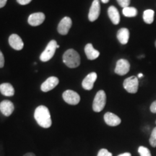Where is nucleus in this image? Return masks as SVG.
<instances>
[{"label":"nucleus","instance_id":"obj_1","mask_svg":"<svg viewBox=\"0 0 156 156\" xmlns=\"http://www.w3.org/2000/svg\"><path fill=\"white\" fill-rule=\"evenodd\" d=\"M34 118L39 126L43 128H49L51 126V119L48 108L45 106L37 107L34 113Z\"/></svg>","mask_w":156,"mask_h":156},{"label":"nucleus","instance_id":"obj_2","mask_svg":"<svg viewBox=\"0 0 156 156\" xmlns=\"http://www.w3.org/2000/svg\"><path fill=\"white\" fill-rule=\"evenodd\" d=\"M63 62L68 67L76 68L80 64V56L75 50L70 48L64 54Z\"/></svg>","mask_w":156,"mask_h":156},{"label":"nucleus","instance_id":"obj_3","mask_svg":"<svg viewBox=\"0 0 156 156\" xmlns=\"http://www.w3.org/2000/svg\"><path fill=\"white\" fill-rule=\"evenodd\" d=\"M106 103V95L104 90H99L95 95L93 103V109L95 112H101Z\"/></svg>","mask_w":156,"mask_h":156},{"label":"nucleus","instance_id":"obj_4","mask_svg":"<svg viewBox=\"0 0 156 156\" xmlns=\"http://www.w3.org/2000/svg\"><path fill=\"white\" fill-rule=\"evenodd\" d=\"M56 46H57V42L55 40H52L48 43L46 48L41 54L40 59L41 62H46L49 61V60L53 57L54 54H55L56 50Z\"/></svg>","mask_w":156,"mask_h":156},{"label":"nucleus","instance_id":"obj_5","mask_svg":"<svg viewBox=\"0 0 156 156\" xmlns=\"http://www.w3.org/2000/svg\"><path fill=\"white\" fill-rule=\"evenodd\" d=\"M123 86L128 93H136L138 90V87H139L138 78L135 76H131V77L126 78L124 81Z\"/></svg>","mask_w":156,"mask_h":156},{"label":"nucleus","instance_id":"obj_6","mask_svg":"<svg viewBox=\"0 0 156 156\" xmlns=\"http://www.w3.org/2000/svg\"><path fill=\"white\" fill-rule=\"evenodd\" d=\"M62 97H63L64 101L70 105H77L80 101V96L79 94L71 90L64 91Z\"/></svg>","mask_w":156,"mask_h":156},{"label":"nucleus","instance_id":"obj_7","mask_svg":"<svg viewBox=\"0 0 156 156\" xmlns=\"http://www.w3.org/2000/svg\"><path fill=\"white\" fill-rule=\"evenodd\" d=\"M130 69V64L126 59L121 58L116 62V67H115V73L117 75L123 76L129 73Z\"/></svg>","mask_w":156,"mask_h":156},{"label":"nucleus","instance_id":"obj_8","mask_svg":"<svg viewBox=\"0 0 156 156\" xmlns=\"http://www.w3.org/2000/svg\"><path fill=\"white\" fill-rule=\"evenodd\" d=\"M101 12V6L98 0H94L90 9L88 19L90 22H94L98 18Z\"/></svg>","mask_w":156,"mask_h":156},{"label":"nucleus","instance_id":"obj_9","mask_svg":"<svg viewBox=\"0 0 156 156\" xmlns=\"http://www.w3.org/2000/svg\"><path fill=\"white\" fill-rule=\"evenodd\" d=\"M72 20L69 17H64L58 25V32L61 35H67L72 27Z\"/></svg>","mask_w":156,"mask_h":156},{"label":"nucleus","instance_id":"obj_10","mask_svg":"<svg viewBox=\"0 0 156 156\" xmlns=\"http://www.w3.org/2000/svg\"><path fill=\"white\" fill-rule=\"evenodd\" d=\"M97 74L95 73H91L88 74L85 77V79L83 80V83H82L83 88L87 90H92L93 88V86H94L95 82L97 80Z\"/></svg>","mask_w":156,"mask_h":156},{"label":"nucleus","instance_id":"obj_11","mask_svg":"<svg viewBox=\"0 0 156 156\" xmlns=\"http://www.w3.org/2000/svg\"><path fill=\"white\" fill-rule=\"evenodd\" d=\"M58 84V79L56 77H48L41 86V89L43 92H48L53 90Z\"/></svg>","mask_w":156,"mask_h":156},{"label":"nucleus","instance_id":"obj_12","mask_svg":"<svg viewBox=\"0 0 156 156\" xmlns=\"http://www.w3.org/2000/svg\"><path fill=\"white\" fill-rule=\"evenodd\" d=\"M9 44L12 48L17 51L23 49V46H24L22 38L17 34H12L9 36Z\"/></svg>","mask_w":156,"mask_h":156},{"label":"nucleus","instance_id":"obj_13","mask_svg":"<svg viewBox=\"0 0 156 156\" xmlns=\"http://www.w3.org/2000/svg\"><path fill=\"white\" fill-rule=\"evenodd\" d=\"M14 104L10 101L5 100L0 103V111L6 116H9L14 112Z\"/></svg>","mask_w":156,"mask_h":156},{"label":"nucleus","instance_id":"obj_14","mask_svg":"<svg viewBox=\"0 0 156 156\" xmlns=\"http://www.w3.org/2000/svg\"><path fill=\"white\" fill-rule=\"evenodd\" d=\"M45 15L42 12H36L31 14L28 17V23L32 26H38L44 23L45 20Z\"/></svg>","mask_w":156,"mask_h":156},{"label":"nucleus","instance_id":"obj_15","mask_svg":"<svg viewBox=\"0 0 156 156\" xmlns=\"http://www.w3.org/2000/svg\"><path fill=\"white\" fill-rule=\"evenodd\" d=\"M104 121L106 123V124L111 126H118L122 122V120L119 117L111 112H107L105 114Z\"/></svg>","mask_w":156,"mask_h":156},{"label":"nucleus","instance_id":"obj_16","mask_svg":"<svg viewBox=\"0 0 156 156\" xmlns=\"http://www.w3.org/2000/svg\"><path fill=\"white\" fill-rule=\"evenodd\" d=\"M85 52L86 54L87 58L90 60H94L98 57L100 55V52L93 48L91 44H87L85 47Z\"/></svg>","mask_w":156,"mask_h":156},{"label":"nucleus","instance_id":"obj_17","mask_svg":"<svg viewBox=\"0 0 156 156\" xmlns=\"http://www.w3.org/2000/svg\"><path fill=\"white\" fill-rule=\"evenodd\" d=\"M108 17L110 18L113 24L118 25L120 22V15L118 9H117L114 6H111L108 9Z\"/></svg>","mask_w":156,"mask_h":156},{"label":"nucleus","instance_id":"obj_18","mask_svg":"<svg viewBox=\"0 0 156 156\" xmlns=\"http://www.w3.org/2000/svg\"><path fill=\"white\" fill-rule=\"evenodd\" d=\"M117 38L122 44H126L129 38V31L127 28H121L117 32Z\"/></svg>","mask_w":156,"mask_h":156},{"label":"nucleus","instance_id":"obj_19","mask_svg":"<svg viewBox=\"0 0 156 156\" xmlns=\"http://www.w3.org/2000/svg\"><path fill=\"white\" fill-rule=\"evenodd\" d=\"M0 92L5 96H12L15 94V89L10 83H2L0 85Z\"/></svg>","mask_w":156,"mask_h":156},{"label":"nucleus","instance_id":"obj_20","mask_svg":"<svg viewBox=\"0 0 156 156\" xmlns=\"http://www.w3.org/2000/svg\"><path fill=\"white\" fill-rule=\"evenodd\" d=\"M154 15L155 12L153 9H146L143 12V20L147 24H152L154 21Z\"/></svg>","mask_w":156,"mask_h":156},{"label":"nucleus","instance_id":"obj_21","mask_svg":"<svg viewBox=\"0 0 156 156\" xmlns=\"http://www.w3.org/2000/svg\"><path fill=\"white\" fill-rule=\"evenodd\" d=\"M123 15L127 17H134L137 15V10L136 8L132 7H127L125 8H123Z\"/></svg>","mask_w":156,"mask_h":156},{"label":"nucleus","instance_id":"obj_22","mask_svg":"<svg viewBox=\"0 0 156 156\" xmlns=\"http://www.w3.org/2000/svg\"><path fill=\"white\" fill-rule=\"evenodd\" d=\"M138 152H139L140 156H151V153L148 148L144 147V146H140L138 148Z\"/></svg>","mask_w":156,"mask_h":156},{"label":"nucleus","instance_id":"obj_23","mask_svg":"<svg viewBox=\"0 0 156 156\" xmlns=\"http://www.w3.org/2000/svg\"><path fill=\"white\" fill-rule=\"evenodd\" d=\"M149 142L152 147H156V126L153 129V131H152Z\"/></svg>","mask_w":156,"mask_h":156},{"label":"nucleus","instance_id":"obj_24","mask_svg":"<svg viewBox=\"0 0 156 156\" xmlns=\"http://www.w3.org/2000/svg\"><path fill=\"white\" fill-rule=\"evenodd\" d=\"M97 156H112V153L106 149H101Z\"/></svg>","mask_w":156,"mask_h":156},{"label":"nucleus","instance_id":"obj_25","mask_svg":"<svg viewBox=\"0 0 156 156\" xmlns=\"http://www.w3.org/2000/svg\"><path fill=\"white\" fill-rule=\"evenodd\" d=\"M117 2L123 8L129 7L130 4V0H117Z\"/></svg>","mask_w":156,"mask_h":156},{"label":"nucleus","instance_id":"obj_26","mask_svg":"<svg viewBox=\"0 0 156 156\" xmlns=\"http://www.w3.org/2000/svg\"><path fill=\"white\" fill-rule=\"evenodd\" d=\"M4 65H5V57H4L2 52L0 51V68L3 67Z\"/></svg>","mask_w":156,"mask_h":156},{"label":"nucleus","instance_id":"obj_27","mask_svg":"<svg viewBox=\"0 0 156 156\" xmlns=\"http://www.w3.org/2000/svg\"><path fill=\"white\" fill-rule=\"evenodd\" d=\"M151 112L153 114H156V101L152 103L151 106Z\"/></svg>","mask_w":156,"mask_h":156},{"label":"nucleus","instance_id":"obj_28","mask_svg":"<svg viewBox=\"0 0 156 156\" xmlns=\"http://www.w3.org/2000/svg\"><path fill=\"white\" fill-rule=\"evenodd\" d=\"M32 0H17V3H19L20 5H28L30 2Z\"/></svg>","mask_w":156,"mask_h":156},{"label":"nucleus","instance_id":"obj_29","mask_svg":"<svg viewBox=\"0 0 156 156\" xmlns=\"http://www.w3.org/2000/svg\"><path fill=\"white\" fill-rule=\"evenodd\" d=\"M7 0H0V8H2L6 5Z\"/></svg>","mask_w":156,"mask_h":156},{"label":"nucleus","instance_id":"obj_30","mask_svg":"<svg viewBox=\"0 0 156 156\" xmlns=\"http://www.w3.org/2000/svg\"><path fill=\"white\" fill-rule=\"evenodd\" d=\"M118 156H132V155L129 153H124L123 154H121V155H119Z\"/></svg>","mask_w":156,"mask_h":156},{"label":"nucleus","instance_id":"obj_31","mask_svg":"<svg viewBox=\"0 0 156 156\" xmlns=\"http://www.w3.org/2000/svg\"><path fill=\"white\" fill-rule=\"evenodd\" d=\"M23 156H36V155H35V154L33 153H28L25 154V155Z\"/></svg>","mask_w":156,"mask_h":156},{"label":"nucleus","instance_id":"obj_32","mask_svg":"<svg viewBox=\"0 0 156 156\" xmlns=\"http://www.w3.org/2000/svg\"><path fill=\"white\" fill-rule=\"evenodd\" d=\"M142 77H144V75L142 73H139L138 74V78H141Z\"/></svg>","mask_w":156,"mask_h":156},{"label":"nucleus","instance_id":"obj_33","mask_svg":"<svg viewBox=\"0 0 156 156\" xmlns=\"http://www.w3.org/2000/svg\"><path fill=\"white\" fill-rule=\"evenodd\" d=\"M101 2H102L103 3H104V4H106V3H108V2H109V0H101Z\"/></svg>","mask_w":156,"mask_h":156},{"label":"nucleus","instance_id":"obj_34","mask_svg":"<svg viewBox=\"0 0 156 156\" xmlns=\"http://www.w3.org/2000/svg\"><path fill=\"white\" fill-rule=\"evenodd\" d=\"M56 48H59V46H58V45H57V46H56Z\"/></svg>","mask_w":156,"mask_h":156},{"label":"nucleus","instance_id":"obj_35","mask_svg":"<svg viewBox=\"0 0 156 156\" xmlns=\"http://www.w3.org/2000/svg\"><path fill=\"white\" fill-rule=\"evenodd\" d=\"M155 48H156V41H155Z\"/></svg>","mask_w":156,"mask_h":156}]
</instances>
